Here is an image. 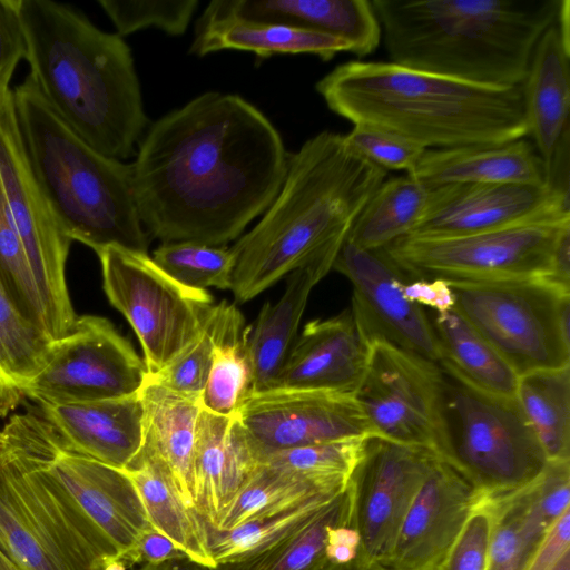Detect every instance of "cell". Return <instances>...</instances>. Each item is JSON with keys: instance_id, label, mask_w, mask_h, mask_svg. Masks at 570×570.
<instances>
[{"instance_id": "6da1fadb", "label": "cell", "mask_w": 570, "mask_h": 570, "mask_svg": "<svg viewBox=\"0 0 570 570\" xmlns=\"http://www.w3.org/2000/svg\"><path fill=\"white\" fill-rule=\"evenodd\" d=\"M287 156L254 105L234 94L197 96L147 129L130 164L146 233L163 243L226 246L272 204Z\"/></svg>"}, {"instance_id": "7a4b0ae2", "label": "cell", "mask_w": 570, "mask_h": 570, "mask_svg": "<svg viewBox=\"0 0 570 570\" xmlns=\"http://www.w3.org/2000/svg\"><path fill=\"white\" fill-rule=\"evenodd\" d=\"M387 171L345 135L324 130L287 156L282 187L259 222L230 247V288L246 303L293 271L335 258L357 215Z\"/></svg>"}, {"instance_id": "3957f363", "label": "cell", "mask_w": 570, "mask_h": 570, "mask_svg": "<svg viewBox=\"0 0 570 570\" xmlns=\"http://www.w3.org/2000/svg\"><path fill=\"white\" fill-rule=\"evenodd\" d=\"M17 9L29 76L48 105L99 153L119 160L132 156L148 119L122 37L66 3L17 0Z\"/></svg>"}, {"instance_id": "277c9868", "label": "cell", "mask_w": 570, "mask_h": 570, "mask_svg": "<svg viewBox=\"0 0 570 570\" xmlns=\"http://www.w3.org/2000/svg\"><path fill=\"white\" fill-rule=\"evenodd\" d=\"M315 88L353 125L379 127L426 149L504 144L530 132L522 85L489 87L391 61L351 60Z\"/></svg>"}, {"instance_id": "5b68a950", "label": "cell", "mask_w": 570, "mask_h": 570, "mask_svg": "<svg viewBox=\"0 0 570 570\" xmlns=\"http://www.w3.org/2000/svg\"><path fill=\"white\" fill-rule=\"evenodd\" d=\"M562 0H373L391 62L470 83H523Z\"/></svg>"}, {"instance_id": "8992f818", "label": "cell", "mask_w": 570, "mask_h": 570, "mask_svg": "<svg viewBox=\"0 0 570 570\" xmlns=\"http://www.w3.org/2000/svg\"><path fill=\"white\" fill-rule=\"evenodd\" d=\"M12 91L29 163L67 236L95 253L119 246L147 254L149 236L136 206L131 165L80 138L29 75Z\"/></svg>"}, {"instance_id": "52a82bcc", "label": "cell", "mask_w": 570, "mask_h": 570, "mask_svg": "<svg viewBox=\"0 0 570 570\" xmlns=\"http://www.w3.org/2000/svg\"><path fill=\"white\" fill-rule=\"evenodd\" d=\"M0 550L19 570H104L119 559L48 474L18 415L0 431Z\"/></svg>"}, {"instance_id": "ba28073f", "label": "cell", "mask_w": 570, "mask_h": 570, "mask_svg": "<svg viewBox=\"0 0 570 570\" xmlns=\"http://www.w3.org/2000/svg\"><path fill=\"white\" fill-rule=\"evenodd\" d=\"M440 368L443 422L440 459L459 472L480 497L499 498L532 483L548 460L515 399L483 392L449 370Z\"/></svg>"}, {"instance_id": "9c48e42d", "label": "cell", "mask_w": 570, "mask_h": 570, "mask_svg": "<svg viewBox=\"0 0 570 570\" xmlns=\"http://www.w3.org/2000/svg\"><path fill=\"white\" fill-rule=\"evenodd\" d=\"M446 282L454 308L518 376L570 365V288L544 277Z\"/></svg>"}, {"instance_id": "30bf717a", "label": "cell", "mask_w": 570, "mask_h": 570, "mask_svg": "<svg viewBox=\"0 0 570 570\" xmlns=\"http://www.w3.org/2000/svg\"><path fill=\"white\" fill-rule=\"evenodd\" d=\"M96 254L104 292L131 325L154 375L198 335L213 297L179 284L146 253L107 246Z\"/></svg>"}, {"instance_id": "8fae6325", "label": "cell", "mask_w": 570, "mask_h": 570, "mask_svg": "<svg viewBox=\"0 0 570 570\" xmlns=\"http://www.w3.org/2000/svg\"><path fill=\"white\" fill-rule=\"evenodd\" d=\"M569 222L513 226L454 237L406 235L385 247L413 278H548Z\"/></svg>"}, {"instance_id": "7c38bea8", "label": "cell", "mask_w": 570, "mask_h": 570, "mask_svg": "<svg viewBox=\"0 0 570 570\" xmlns=\"http://www.w3.org/2000/svg\"><path fill=\"white\" fill-rule=\"evenodd\" d=\"M0 183L39 288L50 341L66 335L77 318L66 283L72 240L42 191L18 128L13 91L0 95Z\"/></svg>"}, {"instance_id": "4fadbf2b", "label": "cell", "mask_w": 570, "mask_h": 570, "mask_svg": "<svg viewBox=\"0 0 570 570\" xmlns=\"http://www.w3.org/2000/svg\"><path fill=\"white\" fill-rule=\"evenodd\" d=\"M147 375L145 362L109 320L83 315L49 343L22 393L40 406L111 400L139 393Z\"/></svg>"}, {"instance_id": "5bb4252c", "label": "cell", "mask_w": 570, "mask_h": 570, "mask_svg": "<svg viewBox=\"0 0 570 570\" xmlns=\"http://www.w3.org/2000/svg\"><path fill=\"white\" fill-rule=\"evenodd\" d=\"M353 396L371 435L425 449L440 458L443 422L439 364L386 342L373 341Z\"/></svg>"}, {"instance_id": "9a60e30c", "label": "cell", "mask_w": 570, "mask_h": 570, "mask_svg": "<svg viewBox=\"0 0 570 570\" xmlns=\"http://www.w3.org/2000/svg\"><path fill=\"white\" fill-rule=\"evenodd\" d=\"M18 419L46 471L73 508L115 556L131 567L136 544L151 525L127 474L66 450L45 419L31 413Z\"/></svg>"}, {"instance_id": "2e32d148", "label": "cell", "mask_w": 570, "mask_h": 570, "mask_svg": "<svg viewBox=\"0 0 570 570\" xmlns=\"http://www.w3.org/2000/svg\"><path fill=\"white\" fill-rule=\"evenodd\" d=\"M352 284L351 311L365 340L383 341L439 364L432 321L403 294L406 273L384 248L364 249L344 239L332 266Z\"/></svg>"}, {"instance_id": "e0dca14e", "label": "cell", "mask_w": 570, "mask_h": 570, "mask_svg": "<svg viewBox=\"0 0 570 570\" xmlns=\"http://www.w3.org/2000/svg\"><path fill=\"white\" fill-rule=\"evenodd\" d=\"M433 452L375 435L366 438L350 483L353 525L361 537L358 558L382 563L434 462Z\"/></svg>"}, {"instance_id": "ac0fdd59", "label": "cell", "mask_w": 570, "mask_h": 570, "mask_svg": "<svg viewBox=\"0 0 570 570\" xmlns=\"http://www.w3.org/2000/svg\"><path fill=\"white\" fill-rule=\"evenodd\" d=\"M569 190L522 184L430 186L416 237H454L513 226L570 220Z\"/></svg>"}, {"instance_id": "d6986e66", "label": "cell", "mask_w": 570, "mask_h": 570, "mask_svg": "<svg viewBox=\"0 0 570 570\" xmlns=\"http://www.w3.org/2000/svg\"><path fill=\"white\" fill-rule=\"evenodd\" d=\"M236 416L262 458L284 449L371 435L353 394L283 389L249 393Z\"/></svg>"}, {"instance_id": "ffe728a7", "label": "cell", "mask_w": 570, "mask_h": 570, "mask_svg": "<svg viewBox=\"0 0 570 570\" xmlns=\"http://www.w3.org/2000/svg\"><path fill=\"white\" fill-rule=\"evenodd\" d=\"M479 498L459 472L436 459L381 564L387 570H438Z\"/></svg>"}, {"instance_id": "44dd1931", "label": "cell", "mask_w": 570, "mask_h": 570, "mask_svg": "<svg viewBox=\"0 0 570 570\" xmlns=\"http://www.w3.org/2000/svg\"><path fill=\"white\" fill-rule=\"evenodd\" d=\"M569 23L557 20L539 39L522 83L529 135L551 187L569 188Z\"/></svg>"}, {"instance_id": "7402d4cb", "label": "cell", "mask_w": 570, "mask_h": 570, "mask_svg": "<svg viewBox=\"0 0 570 570\" xmlns=\"http://www.w3.org/2000/svg\"><path fill=\"white\" fill-rule=\"evenodd\" d=\"M370 343L351 308L308 322L296 337L274 389L354 394L366 367Z\"/></svg>"}, {"instance_id": "603a6c76", "label": "cell", "mask_w": 570, "mask_h": 570, "mask_svg": "<svg viewBox=\"0 0 570 570\" xmlns=\"http://www.w3.org/2000/svg\"><path fill=\"white\" fill-rule=\"evenodd\" d=\"M261 465L262 453L236 414L223 416L202 407L194 445V502L208 527Z\"/></svg>"}, {"instance_id": "cb8c5ba5", "label": "cell", "mask_w": 570, "mask_h": 570, "mask_svg": "<svg viewBox=\"0 0 570 570\" xmlns=\"http://www.w3.org/2000/svg\"><path fill=\"white\" fill-rule=\"evenodd\" d=\"M282 24L328 35L350 43L363 58L380 46L382 28L368 0H214L204 13Z\"/></svg>"}, {"instance_id": "d4e9b609", "label": "cell", "mask_w": 570, "mask_h": 570, "mask_svg": "<svg viewBox=\"0 0 570 570\" xmlns=\"http://www.w3.org/2000/svg\"><path fill=\"white\" fill-rule=\"evenodd\" d=\"M43 419L62 446L73 453L124 470L142 444L139 393L67 405H41Z\"/></svg>"}, {"instance_id": "484cf974", "label": "cell", "mask_w": 570, "mask_h": 570, "mask_svg": "<svg viewBox=\"0 0 570 570\" xmlns=\"http://www.w3.org/2000/svg\"><path fill=\"white\" fill-rule=\"evenodd\" d=\"M406 175L428 186L522 184L550 186L543 160L524 138L495 145L426 149Z\"/></svg>"}, {"instance_id": "4316f807", "label": "cell", "mask_w": 570, "mask_h": 570, "mask_svg": "<svg viewBox=\"0 0 570 570\" xmlns=\"http://www.w3.org/2000/svg\"><path fill=\"white\" fill-rule=\"evenodd\" d=\"M335 258L313 261L288 274L285 291L276 303L266 302L245 348L250 368L252 392L272 390L297 337L301 318L313 287L332 269Z\"/></svg>"}, {"instance_id": "83f0119b", "label": "cell", "mask_w": 570, "mask_h": 570, "mask_svg": "<svg viewBox=\"0 0 570 570\" xmlns=\"http://www.w3.org/2000/svg\"><path fill=\"white\" fill-rule=\"evenodd\" d=\"M139 395L141 448L164 462L184 500L195 508L194 445L200 399L173 392L147 379Z\"/></svg>"}, {"instance_id": "f1b7e54d", "label": "cell", "mask_w": 570, "mask_h": 570, "mask_svg": "<svg viewBox=\"0 0 570 570\" xmlns=\"http://www.w3.org/2000/svg\"><path fill=\"white\" fill-rule=\"evenodd\" d=\"M132 482L150 525L168 537L186 557L213 569L207 524L179 493L164 462L140 448L122 470Z\"/></svg>"}, {"instance_id": "f546056e", "label": "cell", "mask_w": 570, "mask_h": 570, "mask_svg": "<svg viewBox=\"0 0 570 570\" xmlns=\"http://www.w3.org/2000/svg\"><path fill=\"white\" fill-rule=\"evenodd\" d=\"M227 49L252 51L262 58L312 53L325 61L341 51L351 52L348 42L328 35L282 24L202 14L196 23L190 52L203 57Z\"/></svg>"}, {"instance_id": "4dcf8cb0", "label": "cell", "mask_w": 570, "mask_h": 570, "mask_svg": "<svg viewBox=\"0 0 570 570\" xmlns=\"http://www.w3.org/2000/svg\"><path fill=\"white\" fill-rule=\"evenodd\" d=\"M432 325L440 366L483 392L515 399L519 376L455 308L435 313Z\"/></svg>"}, {"instance_id": "1f68e13d", "label": "cell", "mask_w": 570, "mask_h": 570, "mask_svg": "<svg viewBox=\"0 0 570 570\" xmlns=\"http://www.w3.org/2000/svg\"><path fill=\"white\" fill-rule=\"evenodd\" d=\"M430 186L405 175L385 179L368 198L346 240L364 249H381L413 232L424 217Z\"/></svg>"}, {"instance_id": "d6a6232c", "label": "cell", "mask_w": 570, "mask_h": 570, "mask_svg": "<svg viewBox=\"0 0 570 570\" xmlns=\"http://www.w3.org/2000/svg\"><path fill=\"white\" fill-rule=\"evenodd\" d=\"M340 523L353 524L351 483L307 524L269 547L209 570H322L327 531Z\"/></svg>"}, {"instance_id": "836d02e7", "label": "cell", "mask_w": 570, "mask_h": 570, "mask_svg": "<svg viewBox=\"0 0 570 570\" xmlns=\"http://www.w3.org/2000/svg\"><path fill=\"white\" fill-rule=\"evenodd\" d=\"M514 397L547 460H570V365L520 375Z\"/></svg>"}, {"instance_id": "e575fe53", "label": "cell", "mask_w": 570, "mask_h": 570, "mask_svg": "<svg viewBox=\"0 0 570 570\" xmlns=\"http://www.w3.org/2000/svg\"><path fill=\"white\" fill-rule=\"evenodd\" d=\"M350 481L315 479L262 464L219 515L217 531L285 509L313 494L340 492ZM208 527V525H207Z\"/></svg>"}, {"instance_id": "d590c367", "label": "cell", "mask_w": 570, "mask_h": 570, "mask_svg": "<svg viewBox=\"0 0 570 570\" xmlns=\"http://www.w3.org/2000/svg\"><path fill=\"white\" fill-rule=\"evenodd\" d=\"M247 332L239 309L225 301L212 368L200 395L203 409L218 415L233 416L252 392L250 368L245 348Z\"/></svg>"}, {"instance_id": "8d00e7d4", "label": "cell", "mask_w": 570, "mask_h": 570, "mask_svg": "<svg viewBox=\"0 0 570 570\" xmlns=\"http://www.w3.org/2000/svg\"><path fill=\"white\" fill-rule=\"evenodd\" d=\"M343 491L313 494L285 509L253 519L232 530L217 531L207 527L209 548L215 564L261 551L297 531Z\"/></svg>"}, {"instance_id": "74e56055", "label": "cell", "mask_w": 570, "mask_h": 570, "mask_svg": "<svg viewBox=\"0 0 570 570\" xmlns=\"http://www.w3.org/2000/svg\"><path fill=\"white\" fill-rule=\"evenodd\" d=\"M51 341L17 308L0 282V397L22 393Z\"/></svg>"}, {"instance_id": "f35d334b", "label": "cell", "mask_w": 570, "mask_h": 570, "mask_svg": "<svg viewBox=\"0 0 570 570\" xmlns=\"http://www.w3.org/2000/svg\"><path fill=\"white\" fill-rule=\"evenodd\" d=\"M531 483L493 498L494 520L487 570H524L547 533L530 515Z\"/></svg>"}, {"instance_id": "ab89813d", "label": "cell", "mask_w": 570, "mask_h": 570, "mask_svg": "<svg viewBox=\"0 0 570 570\" xmlns=\"http://www.w3.org/2000/svg\"><path fill=\"white\" fill-rule=\"evenodd\" d=\"M0 282L20 313L49 338L45 305L7 205L1 183Z\"/></svg>"}, {"instance_id": "60d3db41", "label": "cell", "mask_w": 570, "mask_h": 570, "mask_svg": "<svg viewBox=\"0 0 570 570\" xmlns=\"http://www.w3.org/2000/svg\"><path fill=\"white\" fill-rule=\"evenodd\" d=\"M153 259L184 286L204 291L230 288L234 265L230 247L191 242L163 243L154 250Z\"/></svg>"}, {"instance_id": "b9f144b4", "label": "cell", "mask_w": 570, "mask_h": 570, "mask_svg": "<svg viewBox=\"0 0 570 570\" xmlns=\"http://www.w3.org/2000/svg\"><path fill=\"white\" fill-rule=\"evenodd\" d=\"M225 301L210 308L198 335L147 381L173 392L200 399L218 342Z\"/></svg>"}, {"instance_id": "7bdbcfd3", "label": "cell", "mask_w": 570, "mask_h": 570, "mask_svg": "<svg viewBox=\"0 0 570 570\" xmlns=\"http://www.w3.org/2000/svg\"><path fill=\"white\" fill-rule=\"evenodd\" d=\"M367 436L284 449L263 455L262 464L315 479L350 481Z\"/></svg>"}, {"instance_id": "ee69618b", "label": "cell", "mask_w": 570, "mask_h": 570, "mask_svg": "<svg viewBox=\"0 0 570 570\" xmlns=\"http://www.w3.org/2000/svg\"><path fill=\"white\" fill-rule=\"evenodd\" d=\"M120 37L155 28L170 36L184 35L197 0H99Z\"/></svg>"}, {"instance_id": "f6af8a7d", "label": "cell", "mask_w": 570, "mask_h": 570, "mask_svg": "<svg viewBox=\"0 0 570 570\" xmlns=\"http://www.w3.org/2000/svg\"><path fill=\"white\" fill-rule=\"evenodd\" d=\"M493 498L480 497L438 570H487Z\"/></svg>"}, {"instance_id": "bcb514c9", "label": "cell", "mask_w": 570, "mask_h": 570, "mask_svg": "<svg viewBox=\"0 0 570 570\" xmlns=\"http://www.w3.org/2000/svg\"><path fill=\"white\" fill-rule=\"evenodd\" d=\"M346 141L361 156L387 170L413 169L426 148L395 132L356 124L345 135Z\"/></svg>"}, {"instance_id": "7dc6e473", "label": "cell", "mask_w": 570, "mask_h": 570, "mask_svg": "<svg viewBox=\"0 0 570 570\" xmlns=\"http://www.w3.org/2000/svg\"><path fill=\"white\" fill-rule=\"evenodd\" d=\"M570 502V460L548 461L531 485V508L550 530L568 510Z\"/></svg>"}, {"instance_id": "c3c4849f", "label": "cell", "mask_w": 570, "mask_h": 570, "mask_svg": "<svg viewBox=\"0 0 570 570\" xmlns=\"http://www.w3.org/2000/svg\"><path fill=\"white\" fill-rule=\"evenodd\" d=\"M26 53L17 0H0V95L11 88L12 76Z\"/></svg>"}, {"instance_id": "681fc988", "label": "cell", "mask_w": 570, "mask_h": 570, "mask_svg": "<svg viewBox=\"0 0 570 570\" xmlns=\"http://www.w3.org/2000/svg\"><path fill=\"white\" fill-rule=\"evenodd\" d=\"M570 509L549 530L524 570H552L561 557L569 551Z\"/></svg>"}, {"instance_id": "f907efd6", "label": "cell", "mask_w": 570, "mask_h": 570, "mask_svg": "<svg viewBox=\"0 0 570 570\" xmlns=\"http://www.w3.org/2000/svg\"><path fill=\"white\" fill-rule=\"evenodd\" d=\"M404 296L412 303L426 306L442 313L454 308L452 289L444 278H413L403 286Z\"/></svg>"}, {"instance_id": "816d5d0a", "label": "cell", "mask_w": 570, "mask_h": 570, "mask_svg": "<svg viewBox=\"0 0 570 570\" xmlns=\"http://www.w3.org/2000/svg\"><path fill=\"white\" fill-rule=\"evenodd\" d=\"M183 559L188 558L168 537L150 527L140 535L131 562L159 564Z\"/></svg>"}, {"instance_id": "f5cc1de1", "label": "cell", "mask_w": 570, "mask_h": 570, "mask_svg": "<svg viewBox=\"0 0 570 570\" xmlns=\"http://www.w3.org/2000/svg\"><path fill=\"white\" fill-rule=\"evenodd\" d=\"M361 537L352 523L332 525L327 531L325 556L330 564H346L357 559Z\"/></svg>"}, {"instance_id": "db71d44e", "label": "cell", "mask_w": 570, "mask_h": 570, "mask_svg": "<svg viewBox=\"0 0 570 570\" xmlns=\"http://www.w3.org/2000/svg\"><path fill=\"white\" fill-rule=\"evenodd\" d=\"M322 570H387L379 562H366L357 557L354 561L346 564H326Z\"/></svg>"}, {"instance_id": "11a10c76", "label": "cell", "mask_w": 570, "mask_h": 570, "mask_svg": "<svg viewBox=\"0 0 570 570\" xmlns=\"http://www.w3.org/2000/svg\"><path fill=\"white\" fill-rule=\"evenodd\" d=\"M171 570H209V568L198 564L189 559L173 561Z\"/></svg>"}, {"instance_id": "9f6ffc18", "label": "cell", "mask_w": 570, "mask_h": 570, "mask_svg": "<svg viewBox=\"0 0 570 570\" xmlns=\"http://www.w3.org/2000/svg\"><path fill=\"white\" fill-rule=\"evenodd\" d=\"M128 568V564L124 560L112 559L106 564L104 570H127Z\"/></svg>"}, {"instance_id": "6f0895ef", "label": "cell", "mask_w": 570, "mask_h": 570, "mask_svg": "<svg viewBox=\"0 0 570 570\" xmlns=\"http://www.w3.org/2000/svg\"><path fill=\"white\" fill-rule=\"evenodd\" d=\"M552 570H570V550L561 557Z\"/></svg>"}, {"instance_id": "680465c9", "label": "cell", "mask_w": 570, "mask_h": 570, "mask_svg": "<svg viewBox=\"0 0 570 570\" xmlns=\"http://www.w3.org/2000/svg\"><path fill=\"white\" fill-rule=\"evenodd\" d=\"M173 561L159 564H142L138 570H171Z\"/></svg>"}, {"instance_id": "91938a15", "label": "cell", "mask_w": 570, "mask_h": 570, "mask_svg": "<svg viewBox=\"0 0 570 570\" xmlns=\"http://www.w3.org/2000/svg\"><path fill=\"white\" fill-rule=\"evenodd\" d=\"M0 570H19L1 550H0Z\"/></svg>"}]
</instances>
